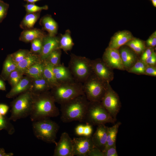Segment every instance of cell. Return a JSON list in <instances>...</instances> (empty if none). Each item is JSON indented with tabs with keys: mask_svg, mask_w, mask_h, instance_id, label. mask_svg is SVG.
<instances>
[{
	"mask_svg": "<svg viewBox=\"0 0 156 156\" xmlns=\"http://www.w3.org/2000/svg\"><path fill=\"white\" fill-rule=\"evenodd\" d=\"M43 29L47 31L51 36H55L57 33L58 25L57 22L50 15L42 17L40 21Z\"/></svg>",
	"mask_w": 156,
	"mask_h": 156,
	"instance_id": "d6986e66",
	"label": "cell"
},
{
	"mask_svg": "<svg viewBox=\"0 0 156 156\" xmlns=\"http://www.w3.org/2000/svg\"><path fill=\"white\" fill-rule=\"evenodd\" d=\"M147 65L140 59L127 71L131 73L138 75H144L145 68Z\"/></svg>",
	"mask_w": 156,
	"mask_h": 156,
	"instance_id": "1f68e13d",
	"label": "cell"
},
{
	"mask_svg": "<svg viewBox=\"0 0 156 156\" xmlns=\"http://www.w3.org/2000/svg\"><path fill=\"white\" fill-rule=\"evenodd\" d=\"M103 152V156H118L116 151V144Z\"/></svg>",
	"mask_w": 156,
	"mask_h": 156,
	"instance_id": "60d3db41",
	"label": "cell"
},
{
	"mask_svg": "<svg viewBox=\"0 0 156 156\" xmlns=\"http://www.w3.org/2000/svg\"><path fill=\"white\" fill-rule=\"evenodd\" d=\"M16 69V65L13 61L10 55H8L3 63L1 77L5 80L8 79L10 74Z\"/></svg>",
	"mask_w": 156,
	"mask_h": 156,
	"instance_id": "f546056e",
	"label": "cell"
},
{
	"mask_svg": "<svg viewBox=\"0 0 156 156\" xmlns=\"http://www.w3.org/2000/svg\"><path fill=\"white\" fill-rule=\"evenodd\" d=\"M44 61V68L43 75L52 88L57 86L59 83L53 72V66L45 60Z\"/></svg>",
	"mask_w": 156,
	"mask_h": 156,
	"instance_id": "4316f807",
	"label": "cell"
},
{
	"mask_svg": "<svg viewBox=\"0 0 156 156\" xmlns=\"http://www.w3.org/2000/svg\"><path fill=\"white\" fill-rule=\"evenodd\" d=\"M34 79L33 90L31 91L32 93H41L52 89L51 86L43 76Z\"/></svg>",
	"mask_w": 156,
	"mask_h": 156,
	"instance_id": "484cf974",
	"label": "cell"
},
{
	"mask_svg": "<svg viewBox=\"0 0 156 156\" xmlns=\"http://www.w3.org/2000/svg\"><path fill=\"white\" fill-rule=\"evenodd\" d=\"M146 47H154L156 45V32L155 31L145 42Z\"/></svg>",
	"mask_w": 156,
	"mask_h": 156,
	"instance_id": "ab89813d",
	"label": "cell"
},
{
	"mask_svg": "<svg viewBox=\"0 0 156 156\" xmlns=\"http://www.w3.org/2000/svg\"><path fill=\"white\" fill-rule=\"evenodd\" d=\"M33 105L29 115L32 121L59 116V110L55 105L51 92L47 91L39 94L33 93Z\"/></svg>",
	"mask_w": 156,
	"mask_h": 156,
	"instance_id": "6da1fadb",
	"label": "cell"
},
{
	"mask_svg": "<svg viewBox=\"0 0 156 156\" xmlns=\"http://www.w3.org/2000/svg\"><path fill=\"white\" fill-rule=\"evenodd\" d=\"M144 75L156 77V66H147L145 68Z\"/></svg>",
	"mask_w": 156,
	"mask_h": 156,
	"instance_id": "7bdbcfd3",
	"label": "cell"
},
{
	"mask_svg": "<svg viewBox=\"0 0 156 156\" xmlns=\"http://www.w3.org/2000/svg\"><path fill=\"white\" fill-rule=\"evenodd\" d=\"M125 45L128 47L138 55H140L146 48L144 41L135 38Z\"/></svg>",
	"mask_w": 156,
	"mask_h": 156,
	"instance_id": "f1b7e54d",
	"label": "cell"
},
{
	"mask_svg": "<svg viewBox=\"0 0 156 156\" xmlns=\"http://www.w3.org/2000/svg\"><path fill=\"white\" fill-rule=\"evenodd\" d=\"M9 107L4 104H0V114L2 116H5L7 113Z\"/></svg>",
	"mask_w": 156,
	"mask_h": 156,
	"instance_id": "bcb514c9",
	"label": "cell"
},
{
	"mask_svg": "<svg viewBox=\"0 0 156 156\" xmlns=\"http://www.w3.org/2000/svg\"><path fill=\"white\" fill-rule=\"evenodd\" d=\"M59 48V37L46 35L43 38L41 51L38 55L41 60H45L55 50Z\"/></svg>",
	"mask_w": 156,
	"mask_h": 156,
	"instance_id": "5bb4252c",
	"label": "cell"
},
{
	"mask_svg": "<svg viewBox=\"0 0 156 156\" xmlns=\"http://www.w3.org/2000/svg\"><path fill=\"white\" fill-rule=\"evenodd\" d=\"M91 66L92 72L101 79L108 83L113 79V70L102 59L91 60Z\"/></svg>",
	"mask_w": 156,
	"mask_h": 156,
	"instance_id": "30bf717a",
	"label": "cell"
},
{
	"mask_svg": "<svg viewBox=\"0 0 156 156\" xmlns=\"http://www.w3.org/2000/svg\"><path fill=\"white\" fill-rule=\"evenodd\" d=\"M61 54L62 52L61 49H56L51 53L44 60L53 66L59 65L61 64L60 58Z\"/></svg>",
	"mask_w": 156,
	"mask_h": 156,
	"instance_id": "4dcf8cb0",
	"label": "cell"
},
{
	"mask_svg": "<svg viewBox=\"0 0 156 156\" xmlns=\"http://www.w3.org/2000/svg\"><path fill=\"white\" fill-rule=\"evenodd\" d=\"M53 70L59 83L74 79L68 67L63 64L53 66Z\"/></svg>",
	"mask_w": 156,
	"mask_h": 156,
	"instance_id": "ffe728a7",
	"label": "cell"
},
{
	"mask_svg": "<svg viewBox=\"0 0 156 156\" xmlns=\"http://www.w3.org/2000/svg\"><path fill=\"white\" fill-rule=\"evenodd\" d=\"M119 51L125 70L127 71L139 59V55L125 45L120 47Z\"/></svg>",
	"mask_w": 156,
	"mask_h": 156,
	"instance_id": "9a60e30c",
	"label": "cell"
},
{
	"mask_svg": "<svg viewBox=\"0 0 156 156\" xmlns=\"http://www.w3.org/2000/svg\"><path fill=\"white\" fill-rule=\"evenodd\" d=\"M32 128L35 137L38 139L55 145L59 125L49 118L42 119L33 122Z\"/></svg>",
	"mask_w": 156,
	"mask_h": 156,
	"instance_id": "277c9868",
	"label": "cell"
},
{
	"mask_svg": "<svg viewBox=\"0 0 156 156\" xmlns=\"http://www.w3.org/2000/svg\"><path fill=\"white\" fill-rule=\"evenodd\" d=\"M41 12L26 13L20 24L23 30L33 28L40 16Z\"/></svg>",
	"mask_w": 156,
	"mask_h": 156,
	"instance_id": "603a6c76",
	"label": "cell"
},
{
	"mask_svg": "<svg viewBox=\"0 0 156 156\" xmlns=\"http://www.w3.org/2000/svg\"><path fill=\"white\" fill-rule=\"evenodd\" d=\"M43 38H38L31 42L30 52L39 55L42 47Z\"/></svg>",
	"mask_w": 156,
	"mask_h": 156,
	"instance_id": "8d00e7d4",
	"label": "cell"
},
{
	"mask_svg": "<svg viewBox=\"0 0 156 156\" xmlns=\"http://www.w3.org/2000/svg\"><path fill=\"white\" fill-rule=\"evenodd\" d=\"M134 38L129 31L124 30L116 33L111 38L108 47L119 49L130 40Z\"/></svg>",
	"mask_w": 156,
	"mask_h": 156,
	"instance_id": "2e32d148",
	"label": "cell"
},
{
	"mask_svg": "<svg viewBox=\"0 0 156 156\" xmlns=\"http://www.w3.org/2000/svg\"><path fill=\"white\" fill-rule=\"evenodd\" d=\"M9 7L8 4L0 0V23L5 17Z\"/></svg>",
	"mask_w": 156,
	"mask_h": 156,
	"instance_id": "74e56055",
	"label": "cell"
},
{
	"mask_svg": "<svg viewBox=\"0 0 156 156\" xmlns=\"http://www.w3.org/2000/svg\"><path fill=\"white\" fill-rule=\"evenodd\" d=\"M108 128L105 125L97 126L95 132L92 136L95 147L102 152L106 143Z\"/></svg>",
	"mask_w": 156,
	"mask_h": 156,
	"instance_id": "e0dca14e",
	"label": "cell"
},
{
	"mask_svg": "<svg viewBox=\"0 0 156 156\" xmlns=\"http://www.w3.org/2000/svg\"><path fill=\"white\" fill-rule=\"evenodd\" d=\"M89 102L85 94H83L60 105L62 121L64 123L74 121L84 122Z\"/></svg>",
	"mask_w": 156,
	"mask_h": 156,
	"instance_id": "7a4b0ae2",
	"label": "cell"
},
{
	"mask_svg": "<svg viewBox=\"0 0 156 156\" xmlns=\"http://www.w3.org/2000/svg\"><path fill=\"white\" fill-rule=\"evenodd\" d=\"M55 102L61 105L79 96L85 94L83 84L74 79L60 82L51 89Z\"/></svg>",
	"mask_w": 156,
	"mask_h": 156,
	"instance_id": "3957f363",
	"label": "cell"
},
{
	"mask_svg": "<svg viewBox=\"0 0 156 156\" xmlns=\"http://www.w3.org/2000/svg\"><path fill=\"white\" fill-rule=\"evenodd\" d=\"M92 136L74 138L72 139L73 155L77 156H88L92 150L95 147Z\"/></svg>",
	"mask_w": 156,
	"mask_h": 156,
	"instance_id": "8fae6325",
	"label": "cell"
},
{
	"mask_svg": "<svg viewBox=\"0 0 156 156\" xmlns=\"http://www.w3.org/2000/svg\"><path fill=\"white\" fill-rule=\"evenodd\" d=\"M46 35L42 30L33 28L23 30L20 34L19 40L25 42H31L36 39L44 38Z\"/></svg>",
	"mask_w": 156,
	"mask_h": 156,
	"instance_id": "ac0fdd59",
	"label": "cell"
},
{
	"mask_svg": "<svg viewBox=\"0 0 156 156\" xmlns=\"http://www.w3.org/2000/svg\"><path fill=\"white\" fill-rule=\"evenodd\" d=\"M151 0L152 1V0Z\"/></svg>",
	"mask_w": 156,
	"mask_h": 156,
	"instance_id": "db71d44e",
	"label": "cell"
},
{
	"mask_svg": "<svg viewBox=\"0 0 156 156\" xmlns=\"http://www.w3.org/2000/svg\"><path fill=\"white\" fill-rule=\"evenodd\" d=\"M101 102L112 116L116 119L121 107V104L118 94L113 89L109 84Z\"/></svg>",
	"mask_w": 156,
	"mask_h": 156,
	"instance_id": "9c48e42d",
	"label": "cell"
},
{
	"mask_svg": "<svg viewBox=\"0 0 156 156\" xmlns=\"http://www.w3.org/2000/svg\"><path fill=\"white\" fill-rule=\"evenodd\" d=\"M154 47H146L140 55V59L144 62L145 60L149 57L155 51Z\"/></svg>",
	"mask_w": 156,
	"mask_h": 156,
	"instance_id": "f35d334b",
	"label": "cell"
},
{
	"mask_svg": "<svg viewBox=\"0 0 156 156\" xmlns=\"http://www.w3.org/2000/svg\"><path fill=\"white\" fill-rule=\"evenodd\" d=\"M44 68V61H41L32 65L24 73L34 79L43 76Z\"/></svg>",
	"mask_w": 156,
	"mask_h": 156,
	"instance_id": "83f0119b",
	"label": "cell"
},
{
	"mask_svg": "<svg viewBox=\"0 0 156 156\" xmlns=\"http://www.w3.org/2000/svg\"><path fill=\"white\" fill-rule=\"evenodd\" d=\"M117 119L112 117L101 102L89 101L86 113L84 122L92 126L114 123Z\"/></svg>",
	"mask_w": 156,
	"mask_h": 156,
	"instance_id": "8992f818",
	"label": "cell"
},
{
	"mask_svg": "<svg viewBox=\"0 0 156 156\" xmlns=\"http://www.w3.org/2000/svg\"><path fill=\"white\" fill-rule=\"evenodd\" d=\"M33 103V93L31 91L21 94L11 104L10 120L16 121L29 116Z\"/></svg>",
	"mask_w": 156,
	"mask_h": 156,
	"instance_id": "ba28073f",
	"label": "cell"
},
{
	"mask_svg": "<svg viewBox=\"0 0 156 156\" xmlns=\"http://www.w3.org/2000/svg\"><path fill=\"white\" fill-rule=\"evenodd\" d=\"M55 145L53 156H74L73 140L67 133H62Z\"/></svg>",
	"mask_w": 156,
	"mask_h": 156,
	"instance_id": "7c38bea8",
	"label": "cell"
},
{
	"mask_svg": "<svg viewBox=\"0 0 156 156\" xmlns=\"http://www.w3.org/2000/svg\"><path fill=\"white\" fill-rule=\"evenodd\" d=\"M30 52L27 50L20 49L10 55L13 62L17 64L25 58Z\"/></svg>",
	"mask_w": 156,
	"mask_h": 156,
	"instance_id": "e575fe53",
	"label": "cell"
},
{
	"mask_svg": "<svg viewBox=\"0 0 156 156\" xmlns=\"http://www.w3.org/2000/svg\"><path fill=\"white\" fill-rule=\"evenodd\" d=\"M74 43L71 36L69 29L65 31L64 34H60L59 37V48L62 49L66 53L72 49Z\"/></svg>",
	"mask_w": 156,
	"mask_h": 156,
	"instance_id": "cb8c5ba5",
	"label": "cell"
},
{
	"mask_svg": "<svg viewBox=\"0 0 156 156\" xmlns=\"http://www.w3.org/2000/svg\"><path fill=\"white\" fill-rule=\"evenodd\" d=\"M121 124V122L118 121L112 127H108L106 143L103 152L116 144L118 129Z\"/></svg>",
	"mask_w": 156,
	"mask_h": 156,
	"instance_id": "d4e9b609",
	"label": "cell"
},
{
	"mask_svg": "<svg viewBox=\"0 0 156 156\" xmlns=\"http://www.w3.org/2000/svg\"><path fill=\"white\" fill-rule=\"evenodd\" d=\"M30 80L29 78H22L15 86L12 87L10 91L6 94L8 98H12L19 94L27 91L30 87Z\"/></svg>",
	"mask_w": 156,
	"mask_h": 156,
	"instance_id": "44dd1931",
	"label": "cell"
},
{
	"mask_svg": "<svg viewBox=\"0 0 156 156\" xmlns=\"http://www.w3.org/2000/svg\"><path fill=\"white\" fill-rule=\"evenodd\" d=\"M6 88L4 82L0 79V90H5Z\"/></svg>",
	"mask_w": 156,
	"mask_h": 156,
	"instance_id": "681fc988",
	"label": "cell"
},
{
	"mask_svg": "<svg viewBox=\"0 0 156 156\" xmlns=\"http://www.w3.org/2000/svg\"><path fill=\"white\" fill-rule=\"evenodd\" d=\"M41 0H24L29 3H34L35 2Z\"/></svg>",
	"mask_w": 156,
	"mask_h": 156,
	"instance_id": "f907efd6",
	"label": "cell"
},
{
	"mask_svg": "<svg viewBox=\"0 0 156 156\" xmlns=\"http://www.w3.org/2000/svg\"><path fill=\"white\" fill-rule=\"evenodd\" d=\"M41 61L42 60H41L38 55L30 52L25 58L16 64L17 68L24 73L32 65Z\"/></svg>",
	"mask_w": 156,
	"mask_h": 156,
	"instance_id": "7402d4cb",
	"label": "cell"
},
{
	"mask_svg": "<svg viewBox=\"0 0 156 156\" xmlns=\"http://www.w3.org/2000/svg\"><path fill=\"white\" fill-rule=\"evenodd\" d=\"M84 125L83 136L89 137L92 136L93 132L92 125L88 123H86Z\"/></svg>",
	"mask_w": 156,
	"mask_h": 156,
	"instance_id": "ee69618b",
	"label": "cell"
},
{
	"mask_svg": "<svg viewBox=\"0 0 156 156\" xmlns=\"http://www.w3.org/2000/svg\"><path fill=\"white\" fill-rule=\"evenodd\" d=\"M4 116H2L1 114H0V119L2 118Z\"/></svg>",
	"mask_w": 156,
	"mask_h": 156,
	"instance_id": "f5cc1de1",
	"label": "cell"
},
{
	"mask_svg": "<svg viewBox=\"0 0 156 156\" xmlns=\"http://www.w3.org/2000/svg\"><path fill=\"white\" fill-rule=\"evenodd\" d=\"M144 62L147 66H156V54L155 51L145 60Z\"/></svg>",
	"mask_w": 156,
	"mask_h": 156,
	"instance_id": "b9f144b4",
	"label": "cell"
},
{
	"mask_svg": "<svg viewBox=\"0 0 156 156\" xmlns=\"http://www.w3.org/2000/svg\"><path fill=\"white\" fill-rule=\"evenodd\" d=\"M23 73L17 68L10 75L8 79L9 83L13 87L17 84L22 78Z\"/></svg>",
	"mask_w": 156,
	"mask_h": 156,
	"instance_id": "836d02e7",
	"label": "cell"
},
{
	"mask_svg": "<svg viewBox=\"0 0 156 156\" xmlns=\"http://www.w3.org/2000/svg\"><path fill=\"white\" fill-rule=\"evenodd\" d=\"M154 7H156V0H152L151 1Z\"/></svg>",
	"mask_w": 156,
	"mask_h": 156,
	"instance_id": "816d5d0a",
	"label": "cell"
},
{
	"mask_svg": "<svg viewBox=\"0 0 156 156\" xmlns=\"http://www.w3.org/2000/svg\"><path fill=\"white\" fill-rule=\"evenodd\" d=\"M88 156H103V153L95 147L90 152Z\"/></svg>",
	"mask_w": 156,
	"mask_h": 156,
	"instance_id": "f6af8a7d",
	"label": "cell"
},
{
	"mask_svg": "<svg viewBox=\"0 0 156 156\" xmlns=\"http://www.w3.org/2000/svg\"><path fill=\"white\" fill-rule=\"evenodd\" d=\"M84 125H78L75 129V133L79 136H83V133Z\"/></svg>",
	"mask_w": 156,
	"mask_h": 156,
	"instance_id": "7dc6e473",
	"label": "cell"
},
{
	"mask_svg": "<svg viewBox=\"0 0 156 156\" xmlns=\"http://www.w3.org/2000/svg\"><path fill=\"white\" fill-rule=\"evenodd\" d=\"M13 155V153H6L3 148H0V156H12Z\"/></svg>",
	"mask_w": 156,
	"mask_h": 156,
	"instance_id": "c3c4849f",
	"label": "cell"
},
{
	"mask_svg": "<svg viewBox=\"0 0 156 156\" xmlns=\"http://www.w3.org/2000/svg\"><path fill=\"white\" fill-rule=\"evenodd\" d=\"M68 67L74 79L82 83L92 72L91 60L73 53L70 55Z\"/></svg>",
	"mask_w": 156,
	"mask_h": 156,
	"instance_id": "52a82bcc",
	"label": "cell"
},
{
	"mask_svg": "<svg viewBox=\"0 0 156 156\" xmlns=\"http://www.w3.org/2000/svg\"><path fill=\"white\" fill-rule=\"evenodd\" d=\"M109 84L92 72L82 83L84 94L90 102H101Z\"/></svg>",
	"mask_w": 156,
	"mask_h": 156,
	"instance_id": "5b68a950",
	"label": "cell"
},
{
	"mask_svg": "<svg viewBox=\"0 0 156 156\" xmlns=\"http://www.w3.org/2000/svg\"><path fill=\"white\" fill-rule=\"evenodd\" d=\"M102 59L112 69L125 70L119 49L107 47L105 49Z\"/></svg>",
	"mask_w": 156,
	"mask_h": 156,
	"instance_id": "4fadbf2b",
	"label": "cell"
},
{
	"mask_svg": "<svg viewBox=\"0 0 156 156\" xmlns=\"http://www.w3.org/2000/svg\"><path fill=\"white\" fill-rule=\"evenodd\" d=\"M26 13H35L41 12L43 10H47L48 9L47 5H45L42 6H40L34 3H28L24 5Z\"/></svg>",
	"mask_w": 156,
	"mask_h": 156,
	"instance_id": "d590c367",
	"label": "cell"
},
{
	"mask_svg": "<svg viewBox=\"0 0 156 156\" xmlns=\"http://www.w3.org/2000/svg\"><path fill=\"white\" fill-rule=\"evenodd\" d=\"M9 118L5 116H4L2 118L0 119V131L5 130L9 134H12L14 132L15 130Z\"/></svg>",
	"mask_w": 156,
	"mask_h": 156,
	"instance_id": "d6a6232c",
	"label": "cell"
}]
</instances>
